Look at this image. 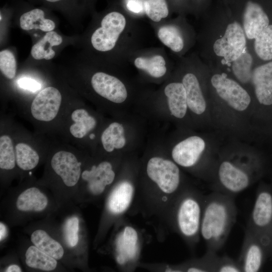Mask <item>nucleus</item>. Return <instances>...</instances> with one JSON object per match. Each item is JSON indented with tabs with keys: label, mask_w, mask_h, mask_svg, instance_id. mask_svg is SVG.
<instances>
[{
	"label": "nucleus",
	"mask_w": 272,
	"mask_h": 272,
	"mask_svg": "<svg viewBox=\"0 0 272 272\" xmlns=\"http://www.w3.org/2000/svg\"><path fill=\"white\" fill-rule=\"evenodd\" d=\"M237 217L234 196L214 191L204 195L200 233L207 250L217 252L222 248Z\"/></svg>",
	"instance_id": "f257e3e1"
},
{
	"label": "nucleus",
	"mask_w": 272,
	"mask_h": 272,
	"mask_svg": "<svg viewBox=\"0 0 272 272\" xmlns=\"http://www.w3.org/2000/svg\"><path fill=\"white\" fill-rule=\"evenodd\" d=\"M264 171V161L258 155L224 157L215 164L212 190L235 196L259 179Z\"/></svg>",
	"instance_id": "f03ea898"
},
{
	"label": "nucleus",
	"mask_w": 272,
	"mask_h": 272,
	"mask_svg": "<svg viewBox=\"0 0 272 272\" xmlns=\"http://www.w3.org/2000/svg\"><path fill=\"white\" fill-rule=\"evenodd\" d=\"M203 196L196 189L185 186L171 212L170 230L178 234L191 249L200 238Z\"/></svg>",
	"instance_id": "7ed1b4c3"
},
{
	"label": "nucleus",
	"mask_w": 272,
	"mask_h": 272,
	"mask_svg": "<svg viewBox=\"0 0 272 272\" xmlns=\"http://www.w3.org/2000/svg\"><path fill=\"white\" fill-rule=\"evenodd\" d=\"M118 230L113 241V255L119 268L132 271L140 265L143 244L142 233L123 218L118 222Z\"/></svg>",
	"instance_id": "20e7f679"
},
{
	"label": "nucleus",
	"mask_w": 272,
	"mask_h": 272,
	"mask_svg": "<svg viewBox=\"0 0 272 272\" xmlns=\"http://www.w3.org/2000/svg\"><path fill=\"white\" fill-rule=\"evenodd\" d=\"M267 248L270 256L272 244V185L261 183L247 226Z\"/></svg>",
	"instance_id": "39448f33"
},
{
	"label": "nucleus",
	"mask_w": 272,
	"mask_h": 272,
	"mask_svg": "<svg viewBox=\"0 0 272 272\" xmlns=\"http://www.w3.org/2000/svg\"><path fill=\"white\" fill-rule=\"evenodd\" d=\"M206 148L203 139L191 136L178 143L173 148L171 156L178 166L186 169H198L205 177H211V171L202 160Z\"/></svg>",
	"instance_id": "423d86ee"
},
{
	"label": "nucleus",
	"mask_w": 272,
	"mask_h": 272,
	"mask_svg": "<svg viewBox=\"0 0 272 272\" xmlns=\"http://www.w3.org/2000/svg\"><path fill=\"white\" fill-rule=\"evenodd\" d=\"M137 186L132 179L123 178L110 190L105 205L108 220L117 222L132 208Z\"/></svg>",
	"instance_id": "0eeeda50"
},
{
	"label": "nucleus",
	"mask_w": 272,
	"mask_h": 272,
	"mask_svg": "<svg viewBox=\"0 0 272 272\" xmlns=\"http://www.w3.org/2000/svg\"><path fill=\"white\" fill-rule=\"evenodd\" d=\"M125 25V18L121 13L112 12L107 14L102 19L101 27L91 36L92 46L100 51L112 49Z\"/></svg>",
	"instance_id": "6e6552de"
},
{
	"label": "nucleus",
	"mask_w": 272,
	"mask_h": 272,
	"mask_svg": "<svg viewBox=\"0 0 272 272\" xmlns=\"http://www.w3.org/2000/svg\"><path fill=\"white\" fill-rule=\"evenodd\" d=\"M251 81L260 117L265 120H272V61L254 69Z\"/></svg>",
	"instance_id": "1a4fd4ad"
},
{
	"label": "nucleus",
	"mask_w": 272,
	"mask_h": 272,
	"mask_svg": "<svg viewBox=\"0 0 272 272\" xmlns=\"http://www.w3.org/2000/svg\"><path fill=\"white\" fill-rule=\"evenodd\" d=\"M211 81L218 96L232 109L243 112L250 105V95L235 81L223 75L216 74Z\"/></svg>",
	"instance_id": "9d476101"
},
{
	"label": "nucleus",
	"mask_w": 272,
	"mask_h": 272,
	"mask_svg": "<svg viewBox=\"0 0 272 272\" xmlns=\"http://www.w3.org/2000/svg\"><path fill=\"white\" fill-rule=\"evenodd\" d=\"M269 257L267 248L259 239L245 228L241 252L237 260L242 271L257 272Z\"/></svg>",
	"instance_id": "9b49d317"
},
{
	"label": "nucleus",
	"mask_w": 272,
	"mask_h": 272,
	"mask_svg": "<svg viewBox=\"0 0 272 272\" xmlns=\"http://www.w3.org/2000/svg\"><path fill=\"white\" fill-rule=\"evenodd\" d=\"M246 39L241 26L234 22L229 24L224 36L214 44L215 53L223 57L226 62H233L244 51Z\"/></svg>",
	"instance_id": "f8f14e48"
},
{
	"label": "nucleus",
	"mask_w": 272,
	"mask_h": 272,
	"mask_svg": "<svg viewBox=\"0 0 272 272\" xmlns=\"http://www.w3.org/2000/svg\"><path fill=\"white\" fill-rule=\"evenodd\" d=\"M82 178L86 183L87 190L93 197H97L105 192L114 181L116 174L112 164L104 161L93 165L89 170L82 173Z\"/></svg>",
	"instance_id": "ddd939ff"
},
{
	"label": "nucleus",
	"mask_w": 272,
	"mask_h": 272,
	"mask_svg": "<svg viewBox=\"0 0 272 272\" xmlns=\"http://www.w3.org/2000/svg\"><path fill=\"white\" fill-rule=\"evenodd\" d=\"M62 97L59 91L53 87L45 88L38 93L31 105V112L36 119L49 121L57 115Z\"/></svg>",
	"instance_id": "4468645a"
},
{
	"label": "nucleus",
	"mask_w": 272,
	"mask_h": 272,
	"mask_svg": "<svg viewBox=\"0 0 272 272\" xmlns=\"http://www.w3.org/2000/svg\"><path fill=\"white\" fill-rule=\"evenodd\" d=\"M51 166L55 173L60 176L67 187L76 185L81 173V163L72 153L60 151L53 156Z\"/></svg>",
	"instance_id": "2eb2a0df"
},
{
	"label": "nucleus",
	"mask_w": 272,
	"mask_h": 272,
	"mask_svg": "<svg viewBox=\"0 0 272 272\" xmlns=\"http://www.w3.org/2000/svg\"><path fill=\"white\" fill-rule=\"evenodd\" d=\"M94 90L102 97L116 103L123 102L127 93L123 83L118 78L103 72H97L91 79Z\"/></svg>",
	"instance_id": "dca6fc26"
},
{
	"label": "nucleus",
	"mask_w": 272,
	"mask_h": 272,
	"mask_svg": "<svg viewBox=\"0 0 272 272\" xmlns=\"http://www.w3.org/2000/svg\"><path fill=\"white\" fill-rule=\"evenodd\" d=\"M217 253L207 250L200 258L191 259L180 264H169V271L219 272L222 256Z\"/></svg>",
	"instance_id": "f3484780"
},
{
	"label": "nucleus",
	"mask_w": 272,
	"mask_h": 272,
	"mask_svg": "<svg viewBox=\"0 0 272 272\" xmlns=\"http://www.w3.org/2000/svg\"><path fill=\"white\" fill-rule=\"evenodd\" d=\"M268 25V17L260 6L248 2L243 16V26L247 37L255 38Z\"/></svg>",
	"instance_id": "a211bd4d"
},
{
	"label": "nucleus",
	"mask_w": 272,
	"mask_h": 272,
	"mask_svg": "<svg viewBox=\"0 0 272 272\" xmlns=\"http://www.w3.org/2000/svg\"><path fill=\"white\" fill-rule=\"evenodd\" d=\"M182 83L185 89L189 109L197 115L203 114L206 110L207 104L196 76L188 73L183 77Z\"/></svg>",
	"instance_id": "6ab92c4d"
},
{
	"label": "nucleus",
	"mask_w": 272,
	"mask_h": 272,
	"mask_svg": "<svg viewBox=\"0 0 272 272\" xmlns=\"http://www.w3.org/2000/svg\"><path fill=\"white\" fill-rule=\"evenodd\" d=\"M47 205V197L35 187L24 190L16 200L17 209L24 212H40L45 210Z\"/></svg>",
	"instance_id": "aec40b11"
},
{
	"label": "nucleus",
	"mask_w": 272,
	"mask_h": 272,
	"mask_svg": "<svg viewBox=\"0 0 272 272\" xmlns=\"http://www.w3.org/2000/svg\"><path fill=\"white\" fill-rule=\"evenodd\" d=\"M164 93L168 99L171 114L177 118H182L187 109L185 89L182 83H171L167 85Z\"/></svg>",
	"instance_id": "412c9836"
},
{
	"label": "nucleus",
	"mask_w": 272,
	"mask_h": 272,
	"mask_svg": "<svg viewBox=\"0 0 272 272\" xmlns=\"http://www.w3.org/2000/svg\"><path fill=\"white\" fill-rule=\"evenodd\" d=\"M62 42V37L56 32H47L32 46L31 54L35 59H51L55 55V51L52 47L60 44Z\"/></svg>",
	"instance_id": "4be33fe9"
},
{
	"label": "nucleus",
	"mask_w": 272,
	"mask_h": 272,
	"mask_svg": "<svg viewBox=\"0 0 272 272\" xmlns=\"http://www.w3.org/2000/svg\"><path fill=\"white\" fill-rule=\"evenodd\" d=\"M20 24L24 30L40 29L44 32L51 31L55 27L53 21L44 18V11L40 9H34L22 14Z\"/></svg>",
	"instance_id": "5701e85b"
},
{
	"label": "nucleus",
	"mask_w": 272,
	"mask_h": 272,
	"mask_svg": "<svg viewBox=\"0 0 272 272\" xmlns=\"http://www.w3.org/2000/svg\"><path fill=\"white\" fill-rule=\"evenodd\" d=\"M31 240L34 245L56 260L63 256L64 250L61 245L43 230L34 231L31 234Z\"/></svg>",
	"instance_id": "b1692460"
},
{
	"label": "nucleus",
	"mask_w": 272,
	"mask_h": 272,
	"mask_svg": "<svg viewBox=\"0 0 272 272\" xmlns=\"http://www.w3.org/2000/svg\"><path fill=\"white\" fill-rule=\"evenodd\" d=\"M71 118L74 123L71 125L70 131L75 138L78 139L84 138L96 125V119L84 109L74 110L72 113Z\"/></svg>",
	"instance_id": "393cba45"
},
{
	"label": "nucleus",
	"mask_w": 272,
	"mask_h": 272,
	"mask_svg": "<svg viewBox=\"0 0 272 272\" xmlns=\"http://www.w3.org/2000/svg\"><path fill=\"white\" fill-rule=\"evenodd\" d=\"M25 262L30 267L44 271L54 270L57 264L56 259L45 253L35 245L30 246L26 250Z\"/></svg>",
	"instance_id": "a878e982"
},
{
	"label": "nucleus",
	"mask_w": 272,
	"mask_h": 272,
	"mask_svg": "<svg viewBox=\"0 0 272 272\" xmlns=\"http://www.w3.org/2000/svg\"><path fill=\"white\" fill-rule=\"evenodd\" d=\"M124 128L118 122H113L104 130L101 135V142L105 150L112 152L114 149H119L125 145Z\"/></svg>",
	"instance_id": "bb28decb"
},
{
	"label": "nucleus",
	"mask_w": 272,
	"mask_h": 272,
	"mask_svg": "<svg viewBox=\"0 0 272 272\" xmlns=\"http://www.w3.org/2000/svg\"><path fill=\"white\" fill-rule=\"evenodd\" d=\"M136 67L143 70L154 78L163 76L167 71L165 60L163 56L156 55L151 57H139L135 59Z\"/></svg>",
	"instance_id": "cd10ccee"
},
{
	"label": "nucleus",
	"mask_w": 272,
	"mask_h": 272,
	"mask_svg": "<svg viewBox=\"0 0 272 272\" xmlns=\"http://www.w3.org/2000/svg\"><path fill=\"white\" fill-rule=\"evenodd\" d=\"M16 164L25 171L35 168L39 161V156L35 150L27 144L19 143L15 147Z\"/></svg>",
	"instance_id": "c85d7f7f"
},
{
	"label": "nucleus",
	"mask_w": 272,
	"mask_h": 272,
	"mask_svg": "<svg viewBox=\"0 0 272 272\" xmlns=\"http://www.w3.org/2000/svg\"><path fill=\"white\" fill-rule=\"evenodd\" d=\"M160 40L174 52H179L183 48L184 42L182 35L177 27L167 25L160 27L158 32Z\"/></svg>",
	"instance_id": "c756f323"
},
{
	"label": "nucleus",
	"mask_w": 272,
	"mask_h": 272,
	"mask_svg": "<svg viewBox=\"0 0 272 272\" xmlns=\"http://www.w3.org/2000/svg\"><path fill=\"white\" fill-rule=\"evenodd\" d=\"M254 39L257 55L264 60L272 59V25H268Z\"/></svg>",
	"instance_id": "7c9ffc66"
},
{
	"label": "nucleus",
	"mask_w": 272,
	"mask_h": 272,
	"mask_svg": "<svg viewBox=\"0 0 272 272\" xmlns=\"http://www.w3.org/2000/svg\"><path fill=\"white\" fill-rule=\"evenodd\" d=\"M252 58L250 54L243 52L236 60L233 61V73L239 82L247 84L251 81V66Z\"/></svg>",
	"instance_id": "2f4dec72"
},
{
	"label": "nucleus",
	"mask_w": 272,
	"mask_h": 272,
	"mask_svg": "<svg viewBox=\"0 0 272 272\" xmlns=\"http://www.w3.org/2000/svg\"><path fill=\"white\" fill-rule=\"evenodd\" d=\"M16 154L11 138L2 135L0 138V168L4 170H11L16 165Z\"/></svg>",
	"instance_id": "473e14b6"
},
{
	"label": "nucleus",
	"mask_w": 272,
	"mask_h": 272,
	"mask_svg": "<svg viewBox=\"0 0 272 272\" xmlns=\"http://www.w3.org/2000/svg\"><path fill=\"white\" fill-rule=\"evenodd\" d=\"M144 10L148 17L155 22L167 17L169 13L165 0H146Z\"/></svg>",
	"instance_id": "72a5a7b5"
},
{
	"label": "nucleus",
	"mask_w": 272,
	"mask_h": 272,
	"mask_svg": "<svg viewBox=\"0 0 272 272\" xmlns=\"http://www.w3.org/2000/svg\"><path fill=\"white\" fill-rule=\"evenodd\" d=\"M0 70L8 79H13L16 75L17 63L14 54L9 50L0 52Z\"/></svg>",
	"instance_id": "f704fd0d"
},
{
	"label": "nucleus",
	"mask_w": 272,
	"mask_h": 272,
	"mask_svg": "<svg viewBox=\"0 0 272 272\" xmlns=\"http://www.w3.org/2000/svg\"><path fill=\"white\" fill-rule=\"evenodd\" d=\"M79 221L77 217L67 219L64 225V235L66 243L70 247L77 245L79 241Z\"/></svg>",
	"instance_id": "c9c22d12"
},
{
	"label": "nucleus",
	"mask_w": 272,
	"mask_h": 272,
	"mask_svg": "<svg viewBox=\"0 0 272 272\" xmlns=\"http://www.w3.org/2000/svg\"><path fill=\"white\" fill-rule=\"evenodd\" d=\"M18 86L32 92H36L41 88V84L36 80L28 78H22L17 81Z\"/></svg>",
	"instance_id": "e433bc0d"
},
{
	"label": "nucleus",
	"mask_w": 272,
	"mask_h": 272,
	"mask_svg": "<svg viewBox=\"0 0 272 272\" xmlns=\"http://www.w3.org/2000/svg\"><path fill=\"white\" fill-rule=\"evenodd\" d=\"M127 9L134 13H140L144 9V3L141 0H127Z\"/></svg>",
	"instance_id": "4c0bfd02"
},
{
	"label": "nucleus",
	"mask_w": 272,
	"mask_h": 272,
	"mask_svg": "<svg viewBox=\"0 0 272 272\" xmlns=\"http://www.w3.org/2000/svg\"><path fill=\"white\" fill-rule=\"evenodd\" d=\"M7 229L6 226L2 223H0V240L2 241L6 237Z\"/></svg>",
	"instance_id": "58836bf2"
},
{
	"label": "nucleus",
	"mask_w": 272,
	"mask_h": 272,
	"mask_svg": "<svg viewBox=\"0 0 272 272\" xmlns=\"http://www.w3.org/2000/svg\"><path fill=\"white\" fill-rule=\"evenodd\" d=\"M6 272H21L22 269L20 267L16 264H11L6 269Z\"/></svg>",
	"instance_id": "ea45409f"
},
{
	"label": "nucleus",
	"mask_w": 272,
	"mask_h": 272,
	"mask_svg": "<svg viewBox=\"0 0 272 272\" xmlns=\"http://www.w3.org/2000/svg\"><path fill=\"white\" fill-rule=\"evenodd\" d=\"M45 1L53 3V2H59V1H60L61 0H45Z\"/></svg>",
	"instance_id": "a19ab883"
},
{
	"label": "nucleus",
	"mask_w": 272,
	"mask_h": 272,
	"mask_svg": "<svg viewBox=\"0 0 272 272\" xmlns=\"http://www.w3.org/2000/svg\"><path fill=\"white\" fill-rule=\"evenodd\" d=\"M95 138V134L94 133H91L90 135V138L91 139H93L94 138Z\"/></svg>",
	"instance_id": "79ce46f5"
},
{
	"label": "nucleus",
	"mask_w": 272,
	"mask_h": 272,
	"mask_svg": "<svg viewBox=\"0 0 272 272\" xmlns=\"http://www.w3.org/2000/svg\"><path fill=\"white\" fill-rule=\"evenodd\" d=\"M270 257H272V244H271V252H270Z\"/></svg>",
	"instance_id": "37998d69"
}]
</instances>
